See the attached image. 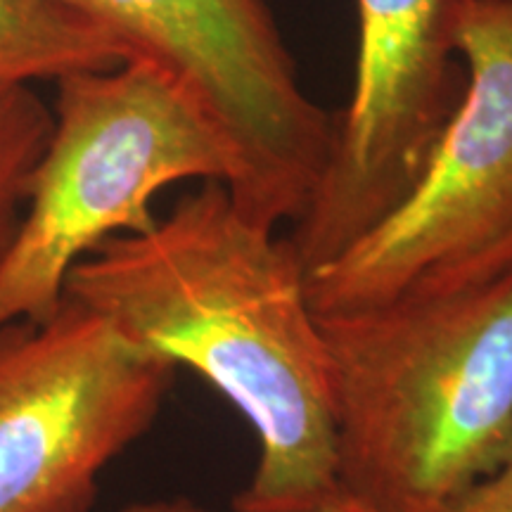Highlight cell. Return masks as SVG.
<instances>
[{"instance_id":"1","label":"cell","mask_w":512,"mask_h":512,"mask_svg":"<svg viewBox=\"0 0 512 512\" xmlns=\"http://www.w3.org/2000/svg\"><path fill=\"white\" fill-rule=\"evenodd\" d=\"M306 275L290 238L211 181L152 228L102 242L64 285L242 415L259 460L235 512H320L337 491L328 349Z\"/></svg>"},{"instance_id":"2","label":"cell","mask_w":512,"mask_h":512,"mask_svg":"<svg viewBox=\"0 0 512 512\" xmlns=\"http://www.w3.org/2000/svg\"><path fill=\"white\" fill-rule=\"evenodd\" d=\"M320 318L337 486L389 512H446L512 444V268Z\"/></svg>"},{"instance_id":"3","label":"cell","mask_w":512,"mask_h":512,"mask_svg":"<svg viewBox=\"0 0 512 512\" xmlns=\"http://www.w3.org/2000/svg\"><path fill=\"white\" fill-rule=\"evenodd\" d=\"M55 83L50 136L0 266V325L53 316L72 268L102 242L155 226L152 200L169 185L214 181L238 195L245 183L238 145L159 64L133 57Z\"/></svg>"},{"instance_id":"4","label":"cell","mask_w":512,"mask_h":512,"mask_svg":"<svg viewBox=\"0 0 512 512\" xmlns=\"http://www.w3.org/2000/svg\"><path fill=\"white\" fill-rule=\"evenodd\" d=\"M458 53L463 98L411 192L306 275L318 316L444 290L512 238V0H467Z\"/></svg>"},{"instance_id":"5","label":"cell","mask_w":512,"mask_h":512,"mask_svg":"<svg viewBox=\"0 0 512 512\" xmlns=\"http://www.w3.org/2000/svg\"><path fill=\"white\" fill-rule=\"evenodd\" d=\"M176 370L69 297L46 320L0 325V512H91Z\"/></svg>"},{"instance_id":"6","label":"cell","mask_w":512,"mask_h":512,"mask_svg":"<svg viewBox=\"0 0 512 512\" xmlns=\"http://www.w3.org/2000/svg\"><path fill=\"white\" fill-rule=\"evenodd\" d=\"M128 53L181 79L245 162L233 200L278 228L318 188L337 121L309 98L268 0H64Z\"/></svg>"},{"instance_id":"7","label":"cell","mask_w":512,"mask_h":512,"mask_svg":"<svg viewBox=\"0 0 512 512\" xmlns=\"http://www.w3.org/2000/svg\"><path fill=\"white\" fill-rule=\"evenodd\" d=\"M467 0H356L354 88L290 238L306 273L330 264L411 192L465 91Z\"/></svg>"},{"instance_id":"8","label":"cell","mask_w":512,"mask_h":512,"mask_svg":"<svg viewBox=\"0 0 512 512\" xmlns=\"http://www.w3.org/2000/svg\"><path fill=\"white\" fill-rule=\"evenodd\" d=\"M128 53L64 0H0V91L112 69Z\"/></svg>"},{"instance_id":"9","label":"cell","mask_w":512,"mask_h":512,"mask_svg":"<svg viewBox=\"0 0 512 512\" xmlns=\"http://www.w3.org/2000/svg\"><path fill=\"white\" fill-rule=\"evenodd\" d=\"M53 126V110L34 88L0 91V266L22 226L29 183Z\"/></svg>"},{"instance_id":"10","label":"cell","mask_w":512,"mask_h":512,"mask_svg":"<svg viewBox=\"0 0 512 512\" xmlns=\"http://www.w3.org/2000/svg\"><path fill=\"white\" fill-rule=\"evenodd\" d=\"M446 512H512V444L501 463Z\"/></svg>"},{"instance_id":"11","label":"cell","mask_w":512,"mask_h":512,"mask_svg":"<svg viewBox=\"0 0 512 512\" xmlns=\"http://www.w3.org/2000/svg\"><path fill=\"white\" fill-rule=\"evenodd\" d=\"M512 268V238L505 242L496 249V252H491L486 256L484 261H479L477 266H472L470 271H465L456 283H451L444 290L439 292H451V290H458V287H470V285H479V283H486V280L496 278V275H501L503 271H510Z\"/></svg>"},{"instance_id":"12","label":"cell","mask_w":512,"mask_h":512,"mask_svg":"<svg viewBox=\"0 0 512 512\" xmlns=\"http://www.w3.org/2000/svg\"><path fill=\"white\" fill-rule=\"evenodd\" d=\"M119 512H207L202 505H197L190 498H152V501H138L126 505Z\"/></svg>"},{"instance_id":"13","label":"cell","mask_w":512,"mask_h":512,"mask_svg":"<svg viewBox=\"0 0 512 512\" xmlns=\"http://www.w3.org/2000/svg\"><path fill=\"white\" fill-rule=\"evenodd\" d=\"M320 512H389V510H384L380 505L370 503L366 498L351 494V491H344L337 486V491L328 498V501H325Z\"/></svg>"}]
</instances>
